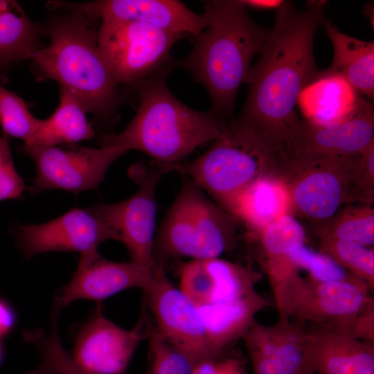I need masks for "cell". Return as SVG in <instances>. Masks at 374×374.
Here are the masks:
<instances>
[{"label": "cell", "instance_id": "12", "mask_svg": "<svg viewBox=\"0 0 374 374\" xmlns=\"http://www.w3.org/2000/svg\"><path fill=\"white\" fill-rule=\"evenodd\" d=\"M144 301L161 335L196 364L217 355L197 308L168 278L164 262L155 260ZM218 355V354H217Z\"/></svg>", "mask_w": 374, "mask_h": 374}, {"label": "cell", "instance_id": "17", "mask_svg": "<svg viewBox=\"0 0 374 374\" xmlns=\"http://www.w3.org/2000/svg\"><path fill=\"white\" fill-rule=\"evenodd\" d=\"M152 276V267L132 260L111 261L98 251L84 253L73 277L56 299V305L65 307L79 299L100 301L130 288L144 291Z\"/></svg>", "mask_w": 374, "mask_h": 374}, {"label": "cell", "instance_id": "37", "mask_svg": "<svg viewBox=\"0 0 374 374\" xmlns=\"http://www.w3.org/2000/svg\"><path fill=\"white\" fill-rule=\"evenodd\" d=\"M14 323L15 315L12 309L0 300V337L8 332Z\"/></svg>", "mask_w": 374, "mask_h": 374}, {"label": "cell", "instance_id": "28", "mask_svg": "<svg viewBox=\"0 0 374 374\" xmlns=\"http://www.w3.org/2000/svg\"><path fill=\"white\" fill-rule=\"evenodd\" d=\"M148 369L146 374H193L195 362L166 339L148 315Z\"/></svg>", "mask_w": 374, "mask_h": 374}, {"label": "cell", "instance_id": "15", "mask_svg": "<svg viewBox=\"0 0 374 374\" xmlns=\"http://www.w3.org/2000/svg\"><path fill=\"white\" fill-rule=\"evenodd\" d=\"M373 141V106L362 98L353 116L341 123L323 126L301 121L284 148L287 157L350 156Z\"/></svg>", "mask_w": 374, "mask_h": 374}, {"label": "cell", "instance_id": "22", "mask_svg": "<svg viewBox=\"0 0 374 374\" xmlns=\"http://www.w3.org/2000/svg\"><path fill=\"white\" fill-rule=\"evenodd\" d=\"M333 46V58L326 73L344 78L358 93L369 98L374 96V43L358 39L340 32L323 18Z\"/></svg>", "mask_w": 374, "mask_h": 374}, {"label": "cell", "instance_id": "35", "mask_svg": "<svg viewBox=\"0 0 374 374\" xmlns=\"http://www.w3.org/2000/svg\"><path fill=\"white\" fill-rule=\"evenodd\" d=\"M26 189L15 167L8 138L0 136V202L21 199Z\"/></svg>", "mask_w": 374, "mask_h": 374}, {"label": "cell", "instance_id": "25", "mask_svg": "<svg viewBox=\"0 0 374 374\" xmlns=\"http://www.w3.org/2000/svg\"><path fill=\"white\" fill-rule=\"evenodd\" d=\"M289 203L291 199L288 186L267 176L241 193L227 212L249 227L262 231L269 223L286 214Z\"/></svg>", "mask_w": 374, "mask_h": 374}, {"label": "cell", "instance_id": "41", "mask_svg": "<svg viewBox=\"0 0 374 374\" xmlns=\"http://www.w3.org/2000/svg\"><path fill=\"white\" fill-rule=\"evenodd\" d=\"M2 359V350H1V346H0V362Z\"/></svg>", "mask_w": 374, "mask_h": 374}, {"label": "cell", "instance_id": "23", "mask_svg": "<svg viewBox=\"0 0 374 374\" xmlns=\"http://www.w3.org/2000/svg\"><path fill=\"white\" fill-rule=\"evenodd\" d=\"M305 231L292 215L285 214L262 231L261 242L268 258L267 269L274 295L283 291L297 275L289 254L304 245Z\"/></svg>", "mask_w": 374, "mask_h": 374}, {"label": "cell", "instance_id": "8", "mask_svg": "<svg viewBox=\"0 0 374 374\" xmlns=\"http://www.w3.org/2000/svg\"><path fill=\"white\" fill-rule=\"evenodd\" d=\"M371 287L355 277L319 282L298 275L287 286L276 307L278 317L310 326L342 328L350 332L360 314L373 299Z\"/></svg>", "mask_w": 374, "mask_h": 374}, {"label": "cell", "instance_id": "38", "mask_svg": "<svg viewBox=\"0 0 374 374\" xmlns=\"http://www.w3.org/2000/svg\"><path fill=\"white\" fill-rule=\"evenodd\" d=\"M238 1L246 8H251L259 10H277L285 2V1L279 0H241Z\"/></svg>", "mask_w": 374, "mask_h": 374}, {"label": "cell", "instance_id": "9", "mask_svg": "<svg viewBox=\"0 0 374 374\" xmlns=\"http://www.w3.org/2000/svg\"><path fill=\"white\" fill-rule=\"evenodd\" d=\"M361 153L328 157H286L285 166L294 169L288 187L291 203L310 219L332 217L352 186L359 185Z\"/></svg>", "mask_w": 374, "mask_h": 374}, {"label": "cell", "instance_id": "3", "mask_svg": "<svg viewBox=\"0 0 374 374\" xmlns=\"http://www.w3.org/2000/svg\"><path fill=\"white\" fill-rule=\"evenodd\" d=\"M203 14L206 28L195 37L193 51L175 64L206 88L211 111L222 117L233 109L238 90L270 30L255 23L238 1H207Z\"/></svg>", "mask_w": 374, "mask_h": 374}, {"label": "cell", "instance_id": "18", "mask_svg": "<svg viewBox=\"0 0 374 374\" xmlns=\"http://www.w3.org/2000/svg\"><path fill=\"white\" fill-rule=\"evenodd\" d=\"M253 374H299L303 371L306 326L286 317L265 326L254 321L242 337Z\"/></svg>", "mask_w": 374, "mask_h": 374}, {"label": "cell", "instance_id": "7", "mask_svg": "<svg viewBox=\"0 0 374 374\" xmlns=\"http://www.w3.org/2000/svg\"><path fill=\"white\" fill-rule=\"evenodd\" d=\"M100 53L118 84L134 87L171 61L170 51L186 35L129 21H102L97 31Z\"/></svg>", "mask_w": 374, "mask_h": 374}, {"label": "cell", "instance_id": "39", "mask_svg": "<svg viewBox=\"0 0 374 374\" xmlns=\"http://www.w3.org/2000/svg\"><path fill=\"white\" fill-rule=\"evenodd\" d=\"M26 374H53L52 372L43 364H41L35 369L28 372Z\"/></svg>", "mask_w": 374, "mask_h": 374}, {"label": "cell", "instance_id": "4", "mask_svg": "<svg viewBox=\"0 0 374 374\" xmlns=\"http://www.w3.org/2000/svg\"><path fill=\"white\" fill-rule=\"evenodd\" d=\"M50 19L44 31L47 47L32 57L40 78L58 82L87 112L101 121L114 118L123 96L98 48L93 19L75 10Z\"/></svg>", "mask_w": 374, "mask_h": 374}, {"label": "cell", "instance_id": "34", "mask_svg": "<svg viewBox=\"0 0 374 374\" xmlns=\"http://www.w3.org/2000/svg\"><path fill=\"white\" fill-rule=\"evenodd\" d=\"M179 289L197 308L210 302L213 283L204 260H190L180 266Z\"/></svg>", "mask_w": 374, "mask_h": 374}, {"label": "cell", "instance_id": "6", "mask_svg": "<svg viewBox=\"0 0 374 374\" xmlns=\"http://www.w3.org/2000/svg\"><path fill=\"white\" fill-rule=\"evenodd\" d=\"M181 188L155 234V260L219 258L233 247L235 220L184 177Z\"/></svg>", "mask_w": 374, "mask_h": 374}, {"label": "cell", "instance_id": "36", "mask_svg": "<svg viewBox=\"0 0 374 374\" xmlns=\"http://www.w3.org/2000/svg\"><path fill=\"white\" fill-rule=\"evenodd\" d=\"M193 374H247L246 362L241 356L224 351L197 362Z\"/></svg>", "mask_w": 374, "mask_h": 374}, {"label": "cell", "instance_id": "1", "mask_svg": "<svg viewBox=\"0 0 374 374\" xmlns=\"http://www.w3.org/2000/svg\"><path fill=\"white\" fill-rule=\"evenodd\" d=\"M326 3L311 1L299 11L285 1L276 10L274 28L244 82L248 95L237 118L283 145L301 122L294 112L301 93L321 71L313 42Z\"/></svg>", "mask_w": 374, "mask_h": 374}, {"label": "cell", "instance_id": "10", "mask_svg": "<svg viewBox=\"0 0 374 374\" xmlns=\"http://www.w3.org/2000/svg\"><path fill=\"white\" fill-rule=\"evenodd\" d=\"M18 152L34 161L36 175L28 188L33 195L50 189L73 193L96 189L109 166L126 153L116 146L89 148L76 145L64 148L21 145Z\"/></svg>", "mask_w": 374, "mask_h": 374}, {"label": "cell", "instance_id": "32", "mask_svg": "<svg viewBox=\"0 0 374 374\" xmlns=\"http://www.w3.org/2000/svg\"><path fill=\"white\" fill-rule=\"evenodd\" d=\"M55 306L51 315V328L47 336H39L37 343L42 364L53 374H87L63 347L57 332L58 311Z\"/></svg>", "mask_w": 374, "mask_h": 374}, {"label": "cell", "instance_id": "33", "mask_svg": "<svg viewBox=\"0 0 374 374\" xmlns=\"http://www.w3.org/2000/svg\"><path fill=\"white\" fill-rule=\"evenodd\" d=\"M289 258L296 267L307 269L310 277L319 282L340 281L353 276L329 256L305 245L293 250Z\"/></svg>", "mask_w": 374, "mask_h": 374}, {"label": "cell", "instance_id": "13", "mask_svg": "<svg viewBox=\"0 0 374 374\" xmlns=\"http://www.w3.org/2000/svg\"><path fill=\"white\" fill-rule=\"evenodd\" d=\"M17 244L26 258L49 251H98L103 242L120 241L114 231L93 206L74 208L40 224H21L17 231Z\"/></svg>", "mask_w": 374, "mask_h": 374}, {"label": "cell", "instance_id": "19", "mask_svg": "<svg viewBox=\"0 0 374 374\" xmlns=\"http://www.w3.org/2000/svg\"><path fill=\"white\" fill-rule=\"evenodd\" d=\"M303 370L314 374H374L373 343L342 328L306 327Z\"/></svg>", "mask_w": 374, "mask_h": 374}, {"label": "cell", "instance_id": "21", "mask_svg": "<svg viewBox=\"0 0 374 374\" xmlns=\"http://www.w3.org/2000/svg\"><path fill=\"white\" fill-rule=\"evenodd\" d=\"M268 303L256 290L232 302L208 303L197 308L211 347L215 354L242 338L255 321L257 312Z\"/></svg>", "mask_w": 374, "mask_h": 374}, {"label": "cell", "instance_id": "40", "mask_svg": "<svg viewBox=\"0 0 374 374\" xmlns=\"http://www.w3.org/2000/svg\"><path fill=\"white\" fill-rule=\"evenodd\" d=\"M299 374H314V373H313L312 372H310V371H303Z\"/></svg>", "mask_w": 374, "mask_h": 374}, {"label": "cell", "instance_id": "29", "mask_svg": "<svg viewBox=\"0 0 374 374\" xmlns=\"http://www.w3.org/2000/svg\"><path fill=\"white\" fill-rule=\"evenodd\" d=\"M329 256L355 277L374 285V251L355 242L321 238V251Z\"/></svg>", "mask_w": 374, "mask_h": 374}, {"label": "cell", "instance_id": "14", "mask_svg": "<svg viewBox=\"0 0 374 374\" xmlns=\"http://www.w3.org/2000/svg\"><path fill=\"white\" fill-rule=\"evenodd\" d=\"M148 310L131 330L124 329L96 310L79 331L73 357L87 374H123L138 344L147 337Z\"/></svg>", "mask_w": 374, "mask_h": 374}, {"label": "cell", "instance_id": "26", "mask_svg": "<svg viewBox=\"0 0 374 374\" xmlns=\"http://www.w3.org/2000/svg\"><path fill=\"white\" fill-rule=\"evenodd\" d=\"M39 34L18 2L0 0V75L12 64L32 59L41 48Z\"/></svg>", "mask_w": 374, "mask_h": 374}, {"label": "cell", "instance_id": "31", "mask_svg": "<svg viewBox=\"0 0 374 374\" xmlns=\"http://www.w3.org/2000/svg\"><path fill=\"white\" fill-rule=\"evenodd\" d=\"M321 238L352 242L366 247L373 245V209L361 207L344 212L323 231Z\"/></svg>", "mask_w": 374, "mask_h": 374}, {"label": "cell", "instance_id": "27", "mask_svg": "<svg viewBox=\"0 0 374 374\" xmlns=\"http://www.w3.org/2000/svg\"><path fill=\"white\" fill-rule=\"evenodd\" d=\"M204 262L213 283L208 303L232 302L255 290L256 276L248 269L219 258Z\"/></svg>", "mask_w": 374, "mask_h": 374}, {"label": "cell", "instance_id": "11", "mask_svg": "<svg viewBox=\"0 0 374 374\" xmlns=\"http://www.w3.org/2000/svg\"><path fill=\"white\" fill-rule=\"evenodd\" d=\"M127 175L138 186L132 195L119 202L98 204L93 207L118 235L131 260L152 267L156 190L164 172L156 166L148 167L138 162L130 166Z\"/></svg>", "mask_w": 374, "mask_h": 374}, {"label": "cell", "instance_id": "30", "mask_svg": "<svg viewBox=\"0 0 374 374\" xmlns=\"http://www.w3.org/2000/svg\"><path fill=\"white\" fill-rule=\"evenodd\" d=\"M39 123L28 103L0 84V125L3 136L21 139L24 145L33 137Z\"/></svg>", "mask_w": 374, "mask_h": 374}, {"label": "cell", "instance_id": "20", "mask_svg": "<svg viewBox=\"0 0 374 374\" xmlns=\"http://www.w3.org/2000/svg\"><path fill=\"white\" fill-rule=\"evenodd\" d=\"M341 76L321 71L303 89L298 101L308 118L318 125H330L350 118L362 98Z\"/></svg>", "mask_w": 374, "mask_h": 374}, {"label": "cell", "instance_id": "24", "mask_svg": "<svg viewBox=\"0 0 374 374\" xmlns=\"http://www.w3.org/2000/svg\"><path fill=\"white\" fill-rule=\"evenodd\" d=\"M87 111L70 93L60 89V103L53 113L39 119L38 127L24 147L72 145L91 139L95 136L92 125L87 121Z\"/></svg>", "mask_w": 374, "mask_h": 374}, {"label": "cell", "instance_id": "2", "mask_svg": "<svg viewBox=\"0 0 374 374\" xmlns=\"http://www.w3.org/2000/svg\"><path fill=\"white\" fill-rule=\"evenodd\" d=\"M175 66L170 62L134 87L139 98L136 115L119 133L101 136L100 146L139 150L151 157L152 165L164 166L181 163L220 135L226 124L222 117L188 107L169 90L166 78Z\"/></svg>", "mask_w": 374, "mask_h": 374}, {"label": "cell", "instance_id": "5", "mask_svg": "<svg viewBox=\"0 0 374 374\" xmlns=\"http://www.w3.org/2000/svg\"><path fill=\"white\" fill-rule=\"evenodd\" d=\"M285 159L280 143L235 118L199 157L159 168L187 177L228 211L241 193Z\"/></svg>", "mask_w": 374, "mask_h": 374}, {"label": "cell", "instance_id": "16", "mask_svg": "<svg viewBox=\"0 0 374 374\" xmlns=\"http://www.w3.org/2000/svg\"><path fill=\"white\" fill-rule=\"evenodd\" d=\"M54 8L75 10L102 21H136L197 37L206 28L204 15L175 0H101L86 3L53 1Z\"/></svg>", "mask_w": 374, "mask_h": 374}]
</instances>
